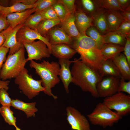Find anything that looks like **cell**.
I'll use <instances>...</instances> for the list:
<instances>
[{
    "mask_svg": "<svg viewBox=\"0 0 130 130\" xmlns=\"http://www.w3.org/2000/svg\"><path fill=\"white\" fill-rule=\"evenodd\" d=\"M120 79V78L112 76L103 78L96 86L98 97L104 98L117 92Z\"/></svg>",
    "mask_w": 130,
    "mask_h": 130,
    "instance_id": "obj_9",
    "label": "cell"
},
{
    "mask_svg": "<svg viewBox=\"0 0 130 130\" xmlns=\"http://www.w3.org/2000/svg\"><path fill=\"white\" fill-rule=\"evenodd\" d=\"M35 8L26 10L20 12H17L8 14L6 16L9 26L12 28L24 22L32 14L35 12Z\"/></svg>",
    "mask_w": 130,
    "mask_h": 130,
    "instance_id": "obj_17",
    "label": "cell"
},
{
    "mask_svg": "<svg viewBox=\"0 0 130 130\" xmlns=\"http://www.w3.org/2000/svg\"><path fill=\"white\" fill-rule=\"evenodd\" d=\"M9 82V80L3 81L0 78V89H4L7 91L9 89L8 85Z\"/></svg>",
    "mask_w": 130,
    "mask_h": 130,
    "instance_id": "obj_46",
    "label": "cell"
},
{
    "mask_svg": "<svg viewBox=\"0 0 130 130\" xmlns=\"http://www.w3.org/2000/svg\"><path fill=\"white\" fill-rule=\"evenodd\" d=\"M111 110H113L122 117L130 112V96L123 92H117L110 96L104 98L103 102Z\"/></svg>",
    "mask_w": 130,
    "mask_h": 130,
    "instance_id": "obj_7",
    "label": "cell"
},
{
    "mask_svg": "<svg viewBox=\"0 0 130 130\" xmlns=\"http://www.w3.org/2000/svg\"><path fill=\"white\" fill-rule=\"evenodd\" d=\"M41 12L44 19L59 20L52 6Z\"/></svg>",
    "mask_w": 130,
    "mask_h": 130,
    "instance_id": "obj_37",
    "label": "cell"
},
{
    "mask_svg": "<svg viewBox=\"0 0 130 130\" xmlns=\"http://www.w3.org/2000/svg\"><path fill=\"white\" fill-rule=\"evenodd\" d=\"M9 51V48L3 46L0 47V72L4 63L6 59V54Z\"/></svg>",
    "mask_w": 130,
    "mask_h": 130,
    "instance_id": "obj_40",
    "label": "cell"
},
{
    "mask_svg": "<svg viewBox=\"0 0 130 130\" xmlns=\"http://www.w3.org/2000/svg\"><path fill=\"white\" fill-rule=\"evenodd\" d=\"M64 6L69 13H74L76 9L74 0H59Z\"/></svg>",
    "mask_w": 130,
    "mask_h": 130,
    "instance_id": "obj_38",
    "label": "cell"
},
{
    "mask_svg": "<svg viewBox=\"0 0 130 130\" xmlns=\"http://www.w3.org/2000/svg\"><path fill=\"white\" fill-rule=\"evenodd\" d=\"M74 61H71L69 59H58V63L60 65L59 75L63 84L65 89L67 93H69V86L72 82V77L70 67Z\"/></svg>",
    "mask_w": 130,
    "mask_h": 130,
    "instance_id": "obj_15",
    "label": "cell"
},
{
    "mask_svg": "<svg viewBox=\"0 0 130 130\" xmlns=\"http://www.w3.org/2000/svg\"><path fill=\"white\" fill-rule=\"evenodd\" d=\"M16 37L17 41L22 43H30L36 39L41 40L46 44L50 52L51 45L49 42L48 37L42 36L36 30L32 29L24 25L18 31Z\"/></svg>",
    "mask_w": 130,
    "mask_h": 130,
    "instance_id": "obj_12",
    "label": "cell"
},
{
    "mask_svg": "<svg viewBox=\"0 0 130 130\" xmlns=\"http://www.w3.org/2000/svg\"><path fill=\"white\" fill-rule=\"evenodd\" d=\"M126 41L124 48V54L130 65V36H126Z\"/></svg>",
    "mask_w": 130,
    "mask_h": 130,
    "instance_id": "obj_41",
    "label": "cell"
},
{
    "mask_svg": "<svg viewBox=\"0 0 130 130\" xmlns=\"http://www.w3.org/2000/svg\"><path fill=\"white\" fill-rule=\"evenodd\" d=\"M85 34L92 39L100 49L105 44L103 35L93 26H90L86 30Z\"/></svg>",
    "mask_w": 130,
    "mask_h": 130,
    "instance_id": "obj_28",
    "label": "cell"
},
{
    "mask_svg": "<svg viewBox=\"0 0 130 130\" xmlns=\"http://www.w3.org/2000/svg\"><path fill=\"white\" fill-rule=\"evenodd\" d=\"M80 3L82 8H80L88 16L91 17L101 8L95 0H81Z\"/></svg>",
    "mask_w": 130,
    "mask_h": 130,
    "instance_id": "obj_29",
    "label": "cell"
},
{
    "mask_svg": "<svg viewBox=\"0 0 130 130\" xmlns=\"http://www.w3.org/2000/svg\"><path fill=\"white\" fill-rule=\"evenodd\" d=\"M50 52L51 54L58 59L69 60L77 52L69 46L64 44L51 45Z\"/></svg>",
    "mask_w": 130,
    "mask_h": 130,
    "instance_id": "obj_16",
    "label": "cell"
},
{
    "mask_svg": "<svg viewBox=\"0 0 130 130\" xmlns=\"http://www.w3.org/2000/svg\"><path fill=\"white\" fill-rule=\"evenodd\" d=\"M27 69L24 67L19 74L15 78L14 82L19 85L20 89L29 99L44 91V88L42 85L41 80H35L28 73Z\"/></svg>",
    "mask_w": 130,
    "mask_h": 130,
    "instance_id": "obj_6",
    "label": "cell"
},
{
    "mask_svg": "<svg viewBox=\"0 0 130 130\" xmlns=\"http://www.w3.org/2000/svg\"><path fill=\"white\" fill-rule=\"evenodd\" d=\"M121 13L124 20L130 21V7Z\"/></svg>",
    "mask_w": 130,
    "mask_h": 130,
    "instance_id": "obj_45",
    "label": "cell"
},
{
    "mask_svg": "<svg viewBox=\"0 0 130 130\" xmlns=\"http://www.w3.org/2000/svg\"><path fill=\"white\" fill-rule=\"evenodd\" d=\"M121 8L124 11L130 7V0H117Z\"/></svg>",
    "mask_w": 130,
    "mask_h": 130,
    "instance_id": "obj_43",
    "label": "cell"
},
{
    "mask_svg": "<svg viewBox=\"0 0 130 130\" xmlns=\"http://www.w3.org/2000/svg\"><path fill=\"white\" fill-rule=\"evenodd\" d=\"M101 77L112 76L121 78V75L112 60L109 59L104 60L98 71Z\"/></svg>",
    "mask_w": 130,
    "mask_h": 130,
    "instance_id": "obj_23",
    "label": "cell"
},
{
    "mask_svg": "<svg viewBox=\"0 0 130 130\" xmlns=\"http://www.w3.org/2000/svg\"><path fill=\"white\" fill-rule=\"evenodd\" d=\"M37 1L34 4L31 5H26L21 3H18L9 6H3L0 10V13L6 16L9 13L23 12L28 9L35 7L37 4Z\"/></svg>",
    "mask_w": 130,
    "mask_h": 130,
    "instance_id": "obj_26",
    "label": "cell"
},
{
    "mask_svg": "<svg viewBox=\"0 0 130 130\" xmlns=\"http://www.w3.org/2000/svg\"><path fill=\"white\" fill-rule=\"evenodd\" d=\"M87 116L92 124L101 126L104 128L112 126L122 118L103 102L97 104L93 111Z\"/></svg>",
    "mask_w": 130,
    "mask_h": 130,
    "instance_id": "obj_5",
    "label": "cell"
},
{
    "mask_svg": "<svg viewBox=\"0 0 130 130\" xmlns=\"http://www.w3.org/2000/svg\"><path fill=\"white\" fill-rule=\"evenodd\" d=\"M36 102L26 103L17 99H12L11 106L15 109L21 110L26 114L27 118L35 116V113L38 111L35 107Z\"/></svg>",
    "mask_w": 130,
    "mask_h": 130,
    "instance_id": "obj_22",
    "label": "cell"
},
{
    "mask_svg": "<svg viewBox=\"0 0 130 130\" xmlns=\"http://www.w3.org/2000/svg\"><path fill=\"white\" fill-rule=\"evenodd\" d=\"M121 11L106 10L105 16L109 31H116L120 23L124 20Z\"/></svg>",
    "mask_w": 130,
    "mask_h": 130,
    "instance_id": "obj_20",
    "label": "cell"
},
{
    "mask_svg": "<svg viewBox=\"0 0 130 130\" xmlns=\"http://www.w3.org/2000/svg\"><path fill=\"white\" fill-rule=\"evenodd\" d=\"M60 22L59 20L44 19L39 24L36 30L42 36L46 37L48 31L53 27L59 24Z\"/></svg>",
    "mask_w": 130,
    "mask_h": 130,
    "instance_id": "obj_27",
    "label": "cell"
},
{
    "mask_svg": "<svg viewBox=\"0 0 130 130\" xmlns=\"http://www.w3.org/2000/svg\"><path fill=\"white\" fill-rule=\"evenodd\" d=\"M37 0H13L10 1L12 5L15 3H20L26 5H31L34 4Z\"/></svg>",
    "mask_w": 130,
    "mask_h": 130,
    "instance_id": "obj_44",
    "label": "cell"
},
{
    "mask_svg": "<svg viewBox=\"0 0 130 130\" xmlns=\"http://www.w3.org/2000/svg\"><path fill=\"white\" fill-rule=\"evenodd\" d=\"M99 7L106 10L123 11L119 6L117 0H94Z\"/></svg>",
    "mask_w": 130,
    "mask_h": 130,
    "instance_id": "obj_32",
    "label": "cell"
},
{
    "mask_svg": "<svg viewBox=\"0 0 130 130\" xmlns=\"http://www.w3.org/2000/svg\"><path fill=\"white\" fill-rule=\"evenodd\" d=\"M118 92H125L130 94V80L126 82L122 77L120 78Z\"/></svg>",
    "mask_w": 130,
    "mask_h": 130,
    "instance_id": "obj_39",
    "label": "cell"
},
{
    "mask_svg": "<svg viewBox=\"0 0 130 130\" xmlns=\"http://www.w3.org/2000/svg\"><path fill=\"white\" fill-rule=\"evenodd\" d=\"M52 6L61 22L64 20L70 15L63 5L59 0H57Z\"/></svg>",
    "mask_w": 130,
    "mask_h": 130,
    "instance_id": "obj_33",
    "label": "cell"
},
{
    "mask_svg": "<svg viewBox=\"0 0 130 130\" xmlns=\"http://www.w3.org/2000/svg\"><path fill=\"white\" fill-rule=\"evenodd\" d=\"M47 36L51 45L64 44L69 45L72 38L69 36L60 27L55 26L48 32Z\"/></svg>",
    "mask_w": 130,
    "mask_h": 130,
    "instance_id": "obj_13",
    "label": "cell"
},
{
    "mask_svg": "<svg viewBox=\"0 0 130 130\" xmlns=\"http://www.w3.org/2000/svg\"><path fill=\"white\" fill-rule=\"evenodd\" d=\"M9 26L6 16L0 13V32L6 29Z\"/></svg>",
    "mask_w": 130,
    "mask_h": 130,
    "instance_id": "obj_42",
    "label": "cell"
},
{
    "mask_svg": "<svg viewBox=\"0 0 130 130\" xmlns=\"http://www.w3.org/2000/svg\"><path fill=\"white\" fill-rule=\"evenodd\" d=\"M43 19L41 12H35L27 18L24 23V25L30 29L36 30L39 24Z\"/></svg>",
    "mask_w": 130,
    "mask_h": 130,
    "instance_id": "obj_31",
    "label": "cell"
},
{
    "mask_svg": "<svg viewBox=\"0 0 130 130\" xmlns=\"http://www.w3.org/2000/svg\"><path fill=\"white\" fill-rule=\"evenodd\" d=\"M74 13L69 15L64 20L59 24L61 26L60 27L72 38H77L80 35L75 24Z\"/></svg>",
    "mask_w": 130,
    "mask_h": 130,
    "instance_id": "obj_21",
    "label": "cell"
},
{
    "mask_svg": "<svg viewBox=\"0 0 130 130\" xmlns=\"http://www.w3.org/2000/svg\"><path fill=\"white\" fill-rule=\"evenodd\" d=\"M111 59L119 70L122 77L125 80H130V65L124 55L121 53Z\"/></svg>",
    "mask_w": 130,
    "mask_h": 130,
    "instance_id": "obj_19",
    "label": "cell"
},
{
    "mask_svg": "<svg viewBox=\"0 0 130 130\" xmlns=\"http://www.w3.org/2000/svg\"><path fill=\"white\" fill-rule=\"evenodd\" d=\"M56 0H38L37 5L35 7V12H41L43 11L52 6L56 2Z\"/></svg>",
    "mask_w": 130,
    "mask_h": 130,
    "instance_id": "obj_34",
    "label": "cell"
},
{
    "mask_svg": "<svg viewBox=\"0 0 130 130\" xmlns=\"http://www.w3.org/2000/svg\"><path fill=\"white\" fill-rule=\"evenodd\" d=\"M67 120L74 130H91L89 122L86 117L77 110L69 106L66 109Z\"/></svg>",
    "mask_w": 130,
    "mask_h": 130,
    "instance_id": "obj_10",
    "label": "cell"
},
{
    "mask_svg": "<svg viewBox=\"0 0 130 130\" xmlns=\"http://www.w3.org/2000/svg\"><path fill=\"white\" fill-rule=\"evenodd\" d=\"M12 100L6 90L4 89H0V103L2 106H10Z\"/></svg>",
    "mask_w": 130,
    "mask_h": 130,
    "instance_id": "obj_36",
    "label": "cell"
},
{
    "mask_svg": "<svg viewBox=\"0 0 130 130\" xmlns=\"http://www.w3.org/2000/svg\"><path fill=\"white\" fill-rule=\"evenodd\" d=\"M73 61L71 71L72 82L83 91L89 92L94 98H98L96 86L102 78L98 71L78 59H74Z\"/></svg>",
    "mask_w": 130,
    "mask_h": 130,
    "instance_id": "obj_1",
    "label": "cell"
},
{
    "mask_svg": "<svg viewBox=\"0 0 130 130\" xmlns=\"http://www.w3.org/2000/svg\"><path fill=\"white\" fill-rule=\"evenodd\" d=\"M124 46L111 44H104L101 49L104 60L112 59L123 51Z\"/></svg>",
    "mask_w": 130,
    "mask_h": 130,
    "instance_id": "obj_24",
    "label": "cell"
},
{
    "mask_svg": "<svg viewBox=\"0 0 130 130\" xmlns=\"http://www.w3.org/2000/svg\"><path fill=\"white\" fill-rule=\"evenodd\" d=\"M26 62L24 46L14 54L8 55L1 69L0 78L5 81L15 78L25 67Z\"/></svg>",
    "mask_w": 130,
    "mask_h": 130,
    "instance_id": "obj_4",
    "label": "cell"
},
{
    "mask_svg": "<svg viewBox=\"0 0 130 130\" xmlns=\"http://www.w3.org/2000/svg\"><path fill=\"white\" fill-rule=\"evenodd\" d=\"M23 43L27 53L28 57L26 59V62L33 60H41L43 58L50 57L51 54L46 45L41 40Z\"/></svg>",
    "mask_w": 130,
    "mask_h": 130,
    "instance_id": "obj_8",
    "label": "cell"
},
{
    "mask_svg": "<svg viewBox=\"0 0 130 130\" xmlns=\"http://www.w3.org/2000/svg\"><path fill=\"white\" fill-rule=\"evenodd\" d=\"M30 67L35 70L36 73L40 77L43 91L46 94L52 97L54 99L58 97L52 92L51 89L60 81L58 77L60 69L59 65L57 62L44 60L41 63H37L33 60L30 61Z\"/></svg>",
    "mask_w": 130,
    "mask_h": 130,
    "instance_id": "obj_3",
    "label": "cell"
},
{
    "mask_svg": "<svg viewBox=\"0 0 130 130\" xmlns=\"http://www.w3.org/2000/svg\"><path fill=\"white\" fill-rule=\"evenodd\" d=\"M10 107L7 105L2 106L0 108V113L6 122L16 127L17 126L16 117L13 116V112L11 110Z\"/></svg>",
    "mask_w": 130,
    "mask_h": 130,
    "instance_id": "obj_30",
    "label": "cell"
},
{
    "mask_svg": "<svg viewBox=\"0 0 130 130\" xmlns=\"http://www.w3.org/2000/svg\"><path fill=\"white\" fill-rule=\"evenodd\" d=\"M16 129V130H21L17 126L15 127Z\"/></svg>",
    "mask_w": 130,
    "mask_h": 130,
    "instance_id": "obj_48",
    "label": "cell"
},
{
    "mask_svg": "<svg viewBox=\"0 0 130 130\" xmlns=\"http://www.w3.org/2000/svg\"><path fill=\"white\" fill-rule=\"evenodd\" d=\"M24 25L23 23L13 28L9 26L6 29L1 32L5 39L2 46L9 49V55L14 54L24 46L22 43L17 41L16 35L19 29Z\"/></svg>",
    "mask_w": 130,
    "mask_h": 130,
    "instance_id": "obj_11",
    "label": "cell"
},
{
    "mask_svg": "<svg viewBox=\"0 0 130 130\" xmlns=\"http://www.w3.org/2000/svg\"><path fill=\"white\" fill-rule=\"evenodd\" d=\"M5 40V38L1 32H0V47L3 45Z\"/></svg>",
    "mask_w": 130,
    "mask_h": 130,
    "instance_id": "obj_47",
    "label": "cell"
},
{
    "mask_svg": "<svg viewBox=\"0 0 130 130\" xmlns=\"http://www.w3.org/2000/svg\"><path fill=\"white\" fill-rule=\"evenodd\" d=\"M106 10L100 8L93 16V23L102 35L109 32L105 16Z\"/></svg>",
    "mask_w": 130,
    "mask_h": 130,
    "instance_id": "obj_18",
    "label": "cell"
},
{
    "mask_svg": "<svg viewBox=\"0 0 130 130\" xmlns=\"http://www.w3.org/2000/svg\"><path fill=\"white\" fill-rule=\"evenodd\" d=\"M76 8L74 13L75 23L76 28L80 34H85L86 30L93 26V19L88 16L80 8Z\"/></svg>",
    "mask_w": 130,
    "mask_h": 130,
    "instance_id": "obj_14",
    "label": "cell"
},
{
    "mask_svg": "<svg viewBox=\"0 0 130 130\" xmlns=\"http://www.w3.org/2000/svg\"><path fill=\"white\" fill-rule=\"evenodd\" d=\"M69 46L80 55L78 59L97 70H100L104 60L101 50L95 42L85 34L72 38Z\"/></svg>",
    "mask_w": 130,
    "mask_h": 130,
    "instance_id": "obj_2",
    "label": "cell"
},
{
    "mask_svg": "<svg viewBox=\"0 0 130 130\" xmlns=\"http://www.w3.org/2000/svg\"><path fill=\"white\" fill-rule=\"evenodd\" d=\"M105 44H113L124 46L126 41L124 35L116 31H110L103 35Z\"/></svg>",
    "mask_w": 130,
    "mask_h": 130,
    "instance_id": "obj_25",
    "label": "cell"
},
{
    "mask_svg": "<svg viewBox=\"0 0 130 130\" xmlns=\"http://www.w3.org/2000/svg\"><path fill=\"white\" fill-rule=\"evenodd\" d=\"M3 6H1V5H0V10H1V9L2 8Z\"/></svg>",
    "mask_w": 130,
    "mask_h": 130,
    "instance_id": "obj_49",
    "label": "cell"
},
{
    "mask_svg": "<svg viewBox=\"0 0 130 130\" xmlns=\"http://www.w3.org/2000/svg\"><path fill=\"white\" fill-rule=\"evenodd\" d=\"M116 31L123 34L125 36H130V21L124 20Z\"/></svg>",
    "mask_w": 130,
    "mask_h": 130,
    "instance_id": "obj_35",
    "label": "cell"
}]
</instances>
